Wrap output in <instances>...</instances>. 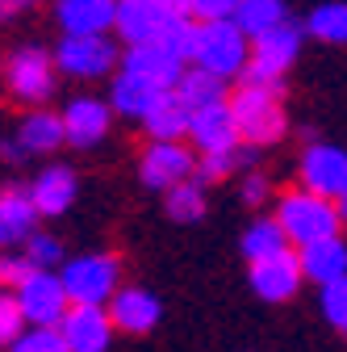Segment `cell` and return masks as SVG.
<instances>
[{
  "label": "cell",
  "instance_id": "cell-9",
  "mask_svg": "<svg viewBox=\"0 0 347 352\" xmlns=\"http://www.w3.org/2000/svg\"><path fill=\"white\" fill-rule=\"evenodd\" d=\"M13 294L21 302L29 327H59L63 315L71 311V294L63 285V273H55V269H34Z\"/></svg>",
  "mask_w": 347,
  "mask_h": 352
},
{
  "label": "cell",
  "instance_id": "cell-24",
  "mask_svg": "<svg viewBox=\"0 0 347 352\" xmlns=\"http://www.w3.org/2000/svg\"><path fill=\"white\" fill-rule=\"evenodd\" d=\"M189 122H193V109L180 101L176 88H167L155 101V109L143 118V130L151 139H189Z\"/></svg>",
  "mask_w": 347,
  "mask_h": 352
},
{
  "label": "cell",
  "instance_id": "cell-40",
  "mask_svg": "<svg viewBox=\"0 0 347 352\" xmlns=\"http://www.w3.org/2000/svg\"><path fill=\"white\" fill-rule=\"evenodd\" d=\"M339 210H343V218H347V189H343V197H339Z\"/></svg>",
  "mask_w": 347,
  "mask_h": 352
},
{
  "label": "cell",
  "instance_id": "cell-8",
  "mask_svg": "<svg viewBox=\"0 0 347 352\" xmlns=\"http://www.w3.org/2000/svg\"><path fill=\"white\" fill-rule=\"evenodd\" d=\"M197 160L201 151L189 147L184 139H151L139 155V181L155 193H167L176 181L197 176Z\"/></svg>",
  "mask_w": 347,
  "mask_h": 352
},
{
  "label": "cell",
  "instance_id": "cell-1",
  "mask_svg": "<svg viewBox=\"0 0 347 352\" xmlns=\"http://www.w3.org/2000/svg\"><path fill=\"white\" fill-rule=\"evenodd\" d=\"M285 84H264V80H243L239 93H230V109L239 118L243 143L251 147H276L289 135V113H285Z\"/></svg>",
  "mask_w": 347,
  "mask_h": 352
},
{
  "label": "cell",
  "instance_id": "cell-2",
  "mask_svg": "<svg viewBox=\"0 0 347 352\" xmlns=\"http://www.w3.org/2000/svg\"><path fill=\"white\" fill-rule=\"evenodd\" d=\"M276 218H280V227L289 231V239L297 248L314 243L322 235H339V227L347 223L335 197H326L318 189H306V185H297V189L276 197Z\"/></svg>",
  "mask_w": 347,
  "mask_h": 352
},
{
  "label": "cell",
  "instance_id": "cell-34",
  "mask_svg": "<svg viewBox=\"0 0 347 352\" xmlns=\"http://www.w3.org/2000/svg\"><path fill=\"white\" fill-rule=\"evenodd\" d=\"M34 269H38V264H34L29 256H13V252H5V256H0V285H5V289H17Z\"/></svg>",
  "mask_w": 347,
  "mask_h": 352
},
{
  "label": "cell",
  "instance_id": "cell-16",
  "mask_svg": "<svg viewBox=\"0 0 347 352\" xmlns=\"http://www.w3.org/2000/svg\"><path fill=\"white\" fill-rule=\"evenodd\" d=\"M163 93H167V88H159L155 80L130 72V67H121V72L109 80V105L117 109V118H130V122H143V118L155 109V101H159Z\"/></svg>",
  "mask_w": 347,
  "mask_h": 352
},
{
  "label": "cell",
  "instance_id": "cell-15",
  "mask_svg": "<svg viewBox=\"0 0 347 352\" xmlns=\"http://www.w3.org/2000/svg\"><path fill=\"white\" fill-rule=\"evenodd\" d=\"M189 139H193V147L201 155L205 151H230V147H239L243 143V130H239V118H235L230 101H213V105L193 109Z\"/></svg>",
  "mask_w": 347,
  "mask_h": 352
},
{
  "label": "cell",
  "instance_id": "cell-10",
  "mask_svg": "<svg viewBox=\"0 0 347 352\" xmlns=\"http://www.w3.org/2000/svg\"><path fill=\"white\" fill-rule=\"evenodd\" d=\"M247 281H251V289L264 298V302H289V298H297L301 281H306L301 252H289V248H285V252H276V256L251 260Z\"/></svg>",
  "mask_w": 347,
  "mask_h": 352
},
{
  "label": "cell",
  "instance_id": "cell-23",
  "mask_svg": "<svg viewBox=\"0 0 347 352\" xmlns=\"http://www.w3.org/2000/svg\"><path fill=\"white\" fill-rule=\"evenodd\" d=\"M17 139L25 143L29 155H55L67 143L63 113H51L47 105H29V113L17 122Z\"/></svg>",
  "mask_w": 347,
  "mask_h": 352
},
{
  "label": "cell",
  "instance_id": "cell-4",
  "mask_svg": "<svg viewBox=\"0 0 347 352\" xmlns=\"http://www.w3.org/2000/svg\"><path fill=\"white\" fill-rule=\"evenodd\" d=\"M55 76H59V63L42 47H17L5 59V72H0L17 105H47L55 97Z\"/></svg>",
  "mask_w": 347,
  "mask_h": 352
},
{
  "label": "cell",
  "instance_id": "cell-14",
  "mask_svg": "<svg viewBox=\"0 0 347 352\" xmlns=\"http://www.w3.org/2000/svg\"><path fill=\"white\" fill-rule=\"evenodd\" d=\"M297 172H301V185L306 189H318V193L339 201L343 189H347V151L335 147V143H310L301 151Z\"/></svg>",
  "mask_w": 347,
  "mask_h": 352
},
{
  "label": "cell",
  "instance_id": "cell-30",
  "mask_svg": "<svg viewBox=\"0 0 347 352\" xmlns=\"http://www.w3.org/2000/svg\"><path fill=\"white\" fill-rule=\"evenodd\" d=\"M25 256L38 264V269H59V264L67 260V256H63V239L51 235V231H34V235L25 239Z\"/></svg>",
  "mask_w": 347,
  "mask_h": 352
},
{
  "label": "cell",
  "instance_id": "cell-3",
  "mask_svg": "<svg viewBox=\"0 0 347 352\" xmlns=\"http://www.w3.org/2000/svg\"><path fill=\"white\" fill-rule=\"evenodd\" d=\"M193 63L218 72L226 80L243 76L251 63V34L235 17H213L197 21V42H193Z\"/></svg>",
  "mask_w": 347,
  "mask_h": 352
},
{
  "label": "cell",
  "instance_id": "cell-7",
  "mask_svg": "<svg viewBox=\"0 0 347 352\" xmlns=\"http://www.w3.org/2000/svg\"><path fill=\"white\" fill-rule=\"evenodd\" d=\"M55 63L71 80H105L121 63V51L109 34H63V42L55 47Z\"/></svg>",
  "mask_w": 347,
  "mask_h": 352
},
{
  "label": "cell",
  "instance_id": "cell-35",
  "mask_svg": "<svg viewBox=\"0 0 347 352\" xmlns=\"http://www.w3.org/2000/svg\"><path fill=\"white\" fill-rule=\"evenodd\" d=\"M243 0H189V13L197 21H213V17H235Z\"/></svg>",
  "mask_w": 347,
  "mask_h": 352
},
{
  "label": "cell",
  "instance_id": "cell-6",
  "mask_svg": "<svg viewBox=\"0 0 347 352\" xmlns=\"http://www.w3.org/2000/svg\"><path fill=\"white\" fill-rule=\"evenodd\" d=\"M63 285L71 302H105L121 289V264L113 252H84L75 260H63Z\"/></svg>",
  "mask_w": 347,
  "mask_h": 352
},
{
  "label": "cell",
  "instance_id": "cell-25",
  "mask_svg": "<svg viewBox=\"0 0 347 352\" xmlns=\"http://www.w3.org/2000/svg\"><path fill=\"white\" fill-rule=\"evenodd\" d=\"M293 239H289V231L280 227V218L276 214H259V218H251L247 223V231H243V239H239V252L247 256V260H264V256H276V252H285Z\"/></svg>",
  "mask_w": 347,
  "mask_h": 352
},
{
  "label": "cell",
  "instance_id": "cell-32",
  "mask_svg": "<svg viewBox=\"0 0 347 352\" xmlns=\"http://www.w3.org/2000/svg\"><path fill=\"white\" fill-rule=\"evenodd\" d=\"M322 319L339 331V336H347V277H339V281H331V285H322Z\"/></svg>",
  "mask_w": 347,
  "mask_h": 352
},
{
  "label": "cell",
  "instance_id": "cell-22",
  "mask_svg": "<svg viewBox=\"0 0 347 352\" xmlns=\"http://www.w3.org/2000/svg\"><path fill=\"white\" fill-rule=\"evenodd\" d=\"M301 269H306V281H314L318 289L347 277V239L322 235L314 243H301Z\"/></svg>",
  "mask_w": 347,
  "mask_h": 352
},
{
  "label": "cell",
  "instance_id": "cell-21",
  "mask_svg": "<svg viewBox=\"0 0 347 352\" xmlns=\"http://www.w3.org/2000/svg\"><path fill=\"white\" fill-rule=\"evenodd\" d=\"M38 218H42V210L29 189H17V185L0 189V248L25 243L38 231Z\"/></svg>",
  "mask_w": 347,
  "mask_h": 352
},
{
  "label": "cell",
  "instance_id": "cell-12",
  "mask_svg": "<svg viewBox=\"0 0 347 352\" xmlns=\"http://www.w3.org/2000/svg\"><path fill=\"white\" fill-rule=\"evenodd\" d=\"M113 105L101 97H71L63 105V126H67V147L75 151H93L109 139V126H113Z\"/></svg>",
  "mask_w": 347,
  "mask_h": 352
},
{
  "label": "cell",
  "instance_id": "cell-36",
  "mask_svg": "<svg viewBox=\"0 0 347 352\" xmlns=\"http://www.w3.org/2000/svg\"><path fill=\"white\" fill-rule=\"evenodd\" d=\"M268 197H272V181H268L264 172L251 168V172L243 176V201H247V206H264Z\"/></svg>",
  "mask_w": 347,
  "mask_h": 352
},
{
  "label": "cell",
  "instance_id": "cell-13",
  "mask_svg": "<svg viewBox=\"0 0 347 352\" xmlns=\"http://www.w3.org/2000/svg\"><path fill=\"white\" fill-rule=\"evenodd\" d=\"M180 9L163 5V0H117V38L125 47H139V42H159L167 34V25L176 21Z\"/></svg>",
  "mask_w": 347,
  "mask_h": 352
},
{
  "label": "cell",
  "instance_id": "cell-33",
  "mask_svg": "<svg viewBox=\"0 0 347 352\" xmlns=\"http://www.w3.org/2000/svg\"><path fill=\"white\" fill-rule=\"evenodd\" d=\"M29 327L17 294H0V348H13V340Z\"/></svg>",
  "mask_w": 347,
  "mask_h": 352
},
{
  "label": "cell",
  "instance_id": "cell-11",
  "mask_svg": "<svg viewBox=\"0 0 347 352\" xmlns=\"http://www.w3.org/2000/svg\"><path fill=\"white\" fill-rule=\"evenodd\" d=\"M59 327H63L67 352H105L117 331L105 302H71V311L63 315Z\"/></svg>",
  "mask_w": 347,
  "mask_h": 352
},
{
  "label": "cell",
  "instance_id": "cell-26",
  "mask_svg": "<svg viewBox=\"0 0 347 352\" xmlns=\"http://www.w3.org/2000/svg\"><path fill=\"white\" fill-rule=\"evenodd\" d=\"M176 93H180V101H184L189 109H201V105H213V101H226L230 88H226V76H218V72L193 63V67H184Z\"/></svg>",
  "mask_w": 347,
  "mask_h": 352
},
{
  "label": "cell",
  "instance_id": "cell-31",
  "mask_svg": "<svg viewBox=\"0 0 347 352\" xmlns=\"http://www.w3.org/2000/svg\"><path fill=\"white\" fill-rule=\"evenodd\" d=\"M13 352H67L63 327H25L13 340Z\"/></svg>",
  "mask_w": 347,
  "mask_h": 352
},
{
  "label": "cell",
  "instance_id": "cell-20",
  "mask_svg": "<svg viewBox=\"0 0 347 352\" xmlns=\"http://www.w3.org/2000/svg\"><path fill=\"white\" fill-rule=\"evenodd\" d=\"M55 25L63 34H109L117 25V0H55Z\"/></svg>",
  "mask_w": 347,
  "mask_h": 352
},
{
  "label": "cell",
  "instance_id": "cell-18",
  "mask_svg": "<svg viewBox=\"0 0 347 352\" xmlns=\"http://www.w3.org/2000/svg\"><path fill=\"white\" fill-rule=\"evenodd\" d=\"M184 55H176L171 47H163V42H139V47H130L121 55V67L130 72H139L147 80H155L159 88H176L180 76H184Z\"/></svg>",
  "mask_w": 347,
  "mask_h": 352
},
{
  "label": "cell",
  "instance_id": "cell-28",
  "mask_svg": "<svg viewBox=\"0 0 347 352\" xmlns=\"http://www.w3.org/2000/svg\"><path fill=\"white\" fill-rule=\"evenodd\" d=\"M306 34L318 42H331V47H343L347 42V0H322V5H314L306 17Z\"/></svg>",
  "mask_w": 347,
  "mask_h": 352
},
{
  "label": "cell",
  "instance_id": "cell-39",
  "mask_svg": "<svg viewBox=\"0 0 347 352\" xmlns=\"http://www.w3.org/2000/svg\"><path fill=\"white\" fill-rule=\"evenodd\" d=\"M163 5H171V9H180V13H189V0H163Z\"/></svg>",
  "mask_w": 347,
  "mask_h": 352
},
{
  "label": "cell",
  "instance_id": "cell-41",
  "mask_svg": "<svg viewBox=\"0 0 347 352\" xmlns=\"http://www.w3.org/2000/svg\"><path fill=\"white\" fill-rule=\"evenodd\" d=\"M0 72H5V63H0Z\"/></svg>",
  "mask_w": 347,
  "mask_h": 352
},
{
  "label": "cell",
  "instance_id": "cell-5",
  "mask_svg": "<svg viewBox=\"0 0 347 352\" xmlns=\"http://www.w3.org/2000/svg\"><path fill=\"white\" fill-rule=\"evenodd\" d=\"M301 34L306 25L280 21L272 30H264L259 38H251V63L243 72V80H264V84H285L289 67L301 59Z\"/></svg>",
  "mask_w": 347,
  "mask_h": 352
},
{
  "label": "cell",
  "instance_id": "cell-29",
  "mask_svg": "<svg viewBox=\"0 0 347 352\" xmlns=\"http://www.w3.org/2000/svg\"><path fill=\"white\" fill-rule=\"evenodd\" d=\"M235 21H239L251 38H259L264 30L289 21V9H285V0H243L239 13H235Z\"/></svg>",
  "mask_w": 347,
  "mask_h": 352
},
{
  "label": "cell",
  "instance_id": "cell-27",
  "mask_svg": "<svg viewBox=\"0 0 347 352\" xmlns=\"http://www.w3.org/2000/svg\"><path fill=\"white\" fill-rule=\"evenodd\" d=\"M163 210H167L171 223H201V218H205V181H201V176L176 181L163 193Z\"/></svg>",
  "mask_w": 347,
  "mask_h": 352
},
{
  "label": "cell",
  "instance_id": "cell-19",
  "mask_svg": "<svg viewBox=\"0 0 347 352\" xmlns=\"http://www.w3.org/2000/svg\"><path fill=\"white\" fill-rule=\"evenodd\" d=\"M29 193L42 210V218H59L71 210L75 193H80V176L67 168V164H47L34 181H29Z\"/></svg>",
  "mask_w": 347,
  "mask_h": 352
},
{
  "label": "cell",
  "instance_id": "cell-37",
  "mask_svg": "<svg viewBox=\"0 0 347 352\" xmlns=\"http://www.w3.org/2000/svg\"><path fill=\"white\" fill-rule=\"evenodd\" d=\"M0 160L13 164V168H21V164H29V160H34V155L25 151V143L17 139V130H13V139H0Z\"/></svg>",
  "mask_w": 347,
  "mask_h": 352
},
{
  "label": "cell",
  "instance_id": "cell-17",
  "mask_svg": "<svg viewBox=\"0 0 347 352\" xmlns=\"http://www.w3.org/2000/svg\"><path fill=\"white\" fill-rule=\"evenodd\" d=\"M109 315H113V327L125 331V336H147L159 327V298L139 289V285H125L109 298Z\"/></svg>",
  "mask_w": 347,
  "mask_h": 352
},
{
  "label": "cell",
  "instance_id": "cell-38",
  "mask_svg": "<svg viewBox=\"0 0 347 352\" xmlns=\"http://www.w3.org/2000/svg\"><path fill=\"white\" fill-rule=\"evenodd\" d=\"M29 5H34V0H0V25L13 21V17H21Z\"/></svg>",
  "mask_w": 347,
  "mask_h": 352
}]
</instances>
